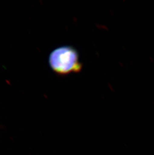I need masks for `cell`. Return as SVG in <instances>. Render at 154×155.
I'll return each instance as SVG.
<instances>
[{"label":"cell","instance_id":"cell-1","mask_svg":"<svg viewBox=\"0 0 154 155\" xmlns=\"http://www.w3.org/2000/svg\"><path fill=\"white\" fill-rule=\"evenodd\" d=\"M49 63L55 73L62 76L78 73L82 69L78 52L70 46L58 47L51 52Z\"/></svg>","mask_w":154,"mask_h":155}]
</instances>
